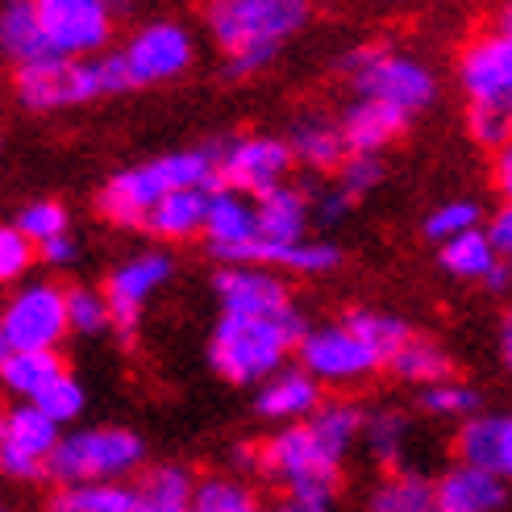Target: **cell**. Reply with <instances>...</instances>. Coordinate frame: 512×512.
<instances>
[{
  "label": "cell",
  "instance_id": "44",
  "mask_svg": "<svg viewBox=\"0 0 512 512\" xmlns=\"http://www.w3.org/2000/svg\"><path fill=\"white\" fill-rule=\"evenodd\" d=\"M279 59V50L271 46H254V50H234V55H225V67L221 75L229 84H242V80H254V75H263L271 63Z\"/></svg>",
  "mask_w": 512,
  "mask_h": 512
},
{
  "label": "cell",
  "instance_id": "19",
  "mask_svg": "<svg viewBox=\"0 0 512 512\" xmlns=\"http://www.w3.org/2000/svg\"><path fill=\"white\" fill-rule=\"evenodd\" d=\"M433 500L438 512H504L508 508V479L450 463L433 479Z\"/></svg>",
  "mask_w": 512,
  "mask_h": 512
},
{
  "label": "cell",
  "instance_id": "59",
  "mask_svg": "<svg viewBox=\"0 0 512 512\" xmlns=\"http://www.w3.org/2000/svg\"><path fill=\"white\" fill-rule=\"evenodd\" d=\"M0 146H5V142H0Z\"/></svg>",
  "mask_w": 512,
  "mask_h": 512
},
{
  "label": "cell",
  "instance_id": "48",
  "mask_svg": "<svg viewBox=\"0 0 512 512\" xmlns=\"http://www.w3.org/2000/svg\"><path fill=\"white\" fill-rule=\"evenodd\" d=\"M34 254H38L46 267H59V271H63V267H75V263H80V242H75L71 234H59V238L38 242Z\"/></svg>",
  "mask_w": 512,
  "mask_h": 512
},
{
  "label": "cell",
  "instance_id": "43",
  "mask_svg": "<svg viewBox=\"0 0 512 512\" xmlns=\"http://www.w3.org/2000/svg\"><path fill=\"white\" fill-rule=\"evenodd\" d=\"M467 134L483 150H504L508 146V113H500V109H467Z\"/></svg>",
  "mask_w": 512,
  "mask_h": 512
},
{
  "label": "cell",
  "instance_id": "21",
  "mask_svg": "<svg viewBox=\"0 0 512 512\" xmlns=\"http://www.w3.org/2000/svg\"><path fill=\"white\" fill-rule=\"evenodd\" d=\"M313 204L300 188L279 184L267 196L254 200V242L267 246H296L309 238V221H313Z\"/></svg>",
  "mask_w": 512,
  "mask_h": 512
},
{
  "label": "cell",
  "instance_id": "56",
  "mask_svg": "<svg viewBox=\"0 0 512 512\" xmlns=\"http://www.w3.org/2000/svg\"><path fill=\"white\" fill-rule=\"evenodd\" d=\"M0 425H5V408H0Z\"/></svg>",
  "mask_w": 512,
  "mask_h": 512
},
{
  "label": "cell",
  "instance_id": "14",
  "mask_svg": "<svg viewBox=\"0 0 512 512\" xmlns=\"http://www.w3.org/2000/svg\"><path fill=\"white\" fill-rule=\"evenodd\" d=\"M296 350H300V367L309 371L321 388L325 383H358V379H371L375 371H383L375 350H367L342 321L309 329Z\"/></svg>",
  "mask_w": 512,
  "mask_h": 512
},
{
  "label": "cell",
  "instance_id": "52",
  "mask_svg": "<svg viewBox=\"0 0 512 512\" xmlns=\"http://www.w3.org/2000/svg\"><path fill=\"white\" fill-rule=\"evenodd\" d=\"M479 284H483V288H488L492 296H500V292H508V284H512V271H508V263L500 259V263H496V267H492L488 275H483V279H479Z\"/></svg>",
  "mask_w": 512,
  "mask_h": 512
},
{
  "label": "cell",
  "instance_id": "11",
  "mask_svg": "<svg viewBox=\"0 0 512 512\" xmlns=\"http://www.w3.org/2000/svg\"><path fill=\"white\" fill-rule=\"evenodd\" d=\"M175 275L171 254L163 250H142L134 259H125L109 271V284H105V309H109V329L117 334L121 346H134L138 342V321H142V304L155 296L167 279Z\"/></svg>",
  "mask_w": 512,
  "mask_h": 512
},
{
  "label": "cell",
  "instance_id": "38",
  "mask_svg": "<svg viewBox=\"0 0 512 512\" xmlns=\"http://www.w3.org/2000/svg\"><path fill=\"white\" fill-rule=\"evenodd\" d=\"M13 225H17L21 238H30L38 246L46 238L71 234V213H67V204H59V200H30V204H21V213H17Z\"/></svg>",
  "mask_w": 512,
  "mask_h": 512
},
{
  "label": "cell",
  "instance_id": "9",
  "mask_svg": "<svg viewBox=\"0 0 512 512\" xmlns=\"http://www.w3.org/2000/svg\"><path fill=\"white\" fill-rule=\"evenodd\" d=\"M0 334H5L9 350H59V342L67 338L63 288L50 279L21 284L0 309Z\"/></svg>",
  "mask_w": 512,
  "mask_h": 512
},
{
  "label": "cell",
  "instance_id": "2",
  "mask_svg": "<svg viewBox=\"0 0 512 512\" xmlns=\"http://www.w3.org/2000/svg\"><path fill=\"white\" fill-rule=\"evenodd\" d=\"M309 334V321L296 304L271 317H234L221 313L209 334V367L234 388H259L267 375L288 363V354Z\"/></svg>",
  "mask_w": 512,
  "mask_h": 512
},
{
  "label": "cell",
  "instance_id": "10",
  "mask_svg": "<svg viewBox=\"0 0 512 512\" xmlns=\"http://www.w3.org/2000/svg\"><path fill=\"white\" fill-rule=\"evenodd\" d=\"M458 88L471 100V109H500L512 113V30L508 17L496 30L479 34L458 55Z\"/></svg>",
  "mask_w": 512,
  "mask_h": 512
},
{
  "label": "cell",
  "instance_id": "31",
  "mask_svg": "<svg viewBox=\"0 0 512 512\" xmlns=\"http://www.w3.org/2000/svg\"><path fill=\"white\" fill-rule=\"evenodd\" d=\"M138 492V512H171V508H192V492H196V479L188 467L179 463H167V467H155Z\"/></svg>",
  "mask_w": 512,
  "mask_h": 512
},
{
  "label": "cell",
  "instance_id": "12",
  "mask_svg": "<svg viewBox=\"0 0 512 512\" xmlns=\"http://www.w3.org/2000/svg\"><path fill=\"white\" fill-rule=\"evenodd\" d=\"M121 63L130 71L134 88H159L171 84L179 75H188L196 63V42L192 30L179 21H146L134 38L125 42Z\"/></svg>",
  "mask_w": 512,
  "mask_h": 512
},
{
  "label": "cell",
  "instance_id": "49",
  "mask_svg": "<svg viewBox=\"0 0 512 512\" xmlns=\"http://www.w3.org/2000/svg\"><path fill=\"white\" fill-rule=\"evenodd\" d=\"M479 229H483V238H488V246L496 250V259H508V250H512V209L508 204L500 213H492Z\"/></svg>",
  "mask_w": 512,
  "mask_h": 512
},
{
  "label": "cell",
  "instance_id": "30",
  "mask_svg": "<svg viewBox=\"0 0 512 512\" xmlns=\"http://www.w3.org/2000/svg\"><path fill=\"white\" fill-rule=\"evenodd\" d=\"M342 325H346L367 350H375L379 363H388V358L396 354V346H400L408 334H413V325H408L404 317L383 313V309H350V313L342 317Z\"/></svg>",
  "mask_w": 512,
  "mask_h": 512
},
{
  "label": "cell",
  "instance_id": "5",
  "mask_svg": "<svg viewBox=\"0 0 512 512\" xmlns=\"http://www.w3.org/2000/svg\"><path fill=\"white\" fill-rule=\"evenodd\" d=\"M313 21V0H209L204 5V25H209L221 55L234 50L271 46L284 50Z\"/></svg>",
  "mask_w": 512,
  "mask_h": 512
},
{
  "label": "cell",
  "instance_id": "4",
  "mask_svg": "<svg viewBox=\"0 0 512 512\" xmlns=\"http://www.w3.org/2000/svg\"><path fill=\"white\" fill-rule=\"evenodd\" d=\"M146 442L134 429L121 425H96V429H71L55 442L46 458V479H55L59 488L67 483H117L142 467Z\"/></svg>",
  "mask_w": 512,
  "mask_h": 512
},
{
  "label": "cell",
  "instance_id": "7",
  "mask_svg": "<svg viewBox=\"0 0 512 512\" xmlns=\"http://www.w3.org/2000/svg\"><path fill=\"white\" fill-rule=\"evenodd\" d=\"M13 92L21 100V109H30V113H59V109H75V105H88V100L105 96L100 92L96 59H59V55L17 67Z\"/></svg>",
  "mask_w": 512,
  "mask_h": 512
},
{
  "label": "cell",
  "instance_id": "40",
  "mask_svg": "<svg viewBox=\"0 0 512 512\" xmlns=\"http://www.w3.org/2000/svg\"><path fill=\"white\" fill-rule=\"evenodd\" d=\"M383 175H388V167H383V159H367V155H346L334 171V188L358 204V200H367L379 184H383Z\"/></svg>",
  "mask_w": 512,
  "mask_h": 512
},
{
  "label": "cell",
  "instance_id": "27",
  "mask_svg": "<svg viewBox=\"0 0 512 512\" xmlns=\"http://www.w3.org/2000/svg\"><path fill=\"white\" fill-rule=\"evenodd\" d=\"M0 55H5L13 67L38 63V59L50 55L46 42H42V30H38V17H34L30 0H17V5L0 9Z\"/></svg>",
  "mask_w": 512,
  "mask_h": 512
},
{
  "label": "cell",
  "instance_id": "58",
  "mask_svg": "<svg viewBox=\"0 0 512 512\" xmlns=\"http://www.w3.org/2000/svg\"><path fill=\"white\" fill-rule=\"evenodd\" d=\"M5 5H17V0H5Z\"/></svg>",
  "mask_w": 512,
  "mask_h": 512
},
{
  "label": "cell",
  "instance_id": "18",
  "mask_svg": "<svg viewBox=\"0 0 512 512\" xmlns=\"http://www.w3.org/2000/svg\"><path fill=\"white\" fill-rule=\"evenodd\" d=\"M204 242L217 263H225L234 250L254 242V200L234 188H209V209H204Z\"/></svg>",
  "mask_w": 512,
  "mask_h": 512
},
{
  "label": "cell",
  "instance_id": "47",
  "mask_svg": "<svg viewBox=\"0 0 512 512\" xmlns=\"http://www.w3.org/2000/svg\"><path fill=\"white\" fill-rule=\"evenodd\" d=\"M0 475H9V479H17V483H38V479H46V467L34 463L30 454H21V450H13V446L0 442Z\"/></svg>",
  "mask_w": 512,
  "mask_h": 512
},
{
  "label": "cell",
  "instance_id": "28",
  "mask_svg": "<svg viewBox=\"0 0 512 512\" xmlns=\"http://www.w3.org/2000/svg\"><path fill=\"white\" fill-rule=\"evenodd\" d=\"M367 512H438V500H433V479L421 475V471L396 467L371 492Z\"/></svg>",
  "mask_w": 512,
  "mask_h": 512
},
{
  "label": "cell",
  "instance_id": "41",
  "mask_svg": "<svg viewBox=\"0 0 512 512\" xmlns=\"http://www.w3.org/2000/svg\"><path fill=\"white\" fill-rule=\"evenodd\" d=\"M479 225H483V209L475 200H446L425 217V238L446 242V238H458V234L479 229Z\"/></svg>",
  "mask_w": 512,
  "mask_h": 512
},
{
  "label": "cell",
  "instance_id": "50",
  "mask_svg": "<svg viewBox=\"0 0 512 512\" xmlns=\"http://www.w3.org/2000/svg\"><path fill=\"white\" fill-rule=\"evenodd\" d=\"M317 209H321L317 217H321L325 225H334V221H342V217L354 209V204H350V200H346V196L334 188V192H321V196H317Z\"/></svg>",
  "mask_w": 512,
  "mask_h": 512
},
{
  "label": "cell",
  "instance_id": "6",
  "mask_svg": "<svg viewBox=\"0 0 512 512\" xmlns=\"http://www.w3.org/2000/svg\"><path fill=\"white\" fill-rule=\"evenodd\" d=\"M342 463L346 458L338 450H329L309 421H292L271 442H259V467H254V475L279 479L284 488H300V483L338 488Z\"/></svg>",
  "mask_w": 512,
  "mask_h": 512
},
{
  "label": "cell",
  "instance_id": "24",
  "mask_svg": "<svg viewBox=\"0 0 512 512\" xmlns=\"http://www.w3.org/2000/svg\"><path fill=\"white\" fill-rule=\"evenodd\" d=\"M383 367H388L396 379H404V383H417V388H429V383L454 379V358H450V350H446L438 338L417 334V329L396 346V354H392Z\"/></svg>",
  "mask_w": 512,
  "mask_h": 512
},
{
  "label": "cell",
  "instance_id": "3",
  "mask_svg": "<svg viewBox=\"0 0 512 512\" xmlns=\"http://www.w3.org/2000/svg\"><path fill=\"white\" fill-rule=\"evenodd\" d=\"M342 75L350 80L358 100H379L404 117L425 113L433 100H438V75H433L421 59L400 55V50L388 46H354L338 59Z\"/></svg>",
  "mask_w": 512,
  "mask_h": 512
},
{
  "label": "cell",
  "instance_id": "20",
  "mask_svg": "<svg viewBox=\"0 0 512 512\" xmlns=\"http://www.w3.org/2000/svg\"><path fill=\"white\" fill-rule=\"evenodd\" d=\"M321 383L304 371V367H279L275 375H267L259 388H254V413L267 421H304L321 404Z\"/></svg>",
  "mask_w": 512,
  "mask_h": 512
},
{
  "label": "cell",
  "instance_id": "35",
  "mask_svg": "<svg viewBox=\"0 0 512 512\" xmlns=\"http://www.w3.org/2000/svg\"><path fill=\"white\" fill-rule=\"evenodd\" d=\"M421 408H425L429 417L467 421V417L483 413V392H479V388H471V383L442 379V383H429V388H421Z\"/></svg>",
  "mask_w": 512,
  "mask_h": 512
},
{
  "label": "cell",
  "instance_id": "16",
  "mask_svg": "<svg viewBox=\"0 0 512 512\" xmlns=\"http://www.w3.org/2000/svg\"><path fill=\"white\" fill-rule=\"evenodd\" d=\"M454 454L463 467L508 479L512 475V417L508 413H475L467 421H458Z\"/></svg>",
  "mask_w": 512,
  "mask_h": 512
},
{
  "label": "cell",
  "instance_id": "57",
  "mask_svg": "<svg viewBox=\"0 0 512 512\" xmlns=\"http://www.w3.org/2000/svg\"><path fill=\"white\" fill-rule=\"evenodd\" d=\"M171 512H192V508H171Z\"/></svg>",
  "mask_w": 512,
  "mask_h": 512
},
{
  "label": "cell",
  "instance_id": "22",
  "mask_svg": "<svg viewBox=\"0 0 512 512\" xmlns=\"http://www.w3.org/2000/svg\"><path fill=\"white\" fill-rule=\"evenodd\" d=\"M204 209H209V188H179V192H167L146 213L142 229L163 242H192L204 229Z\"/></svg>",
  "mask_w": 512,
  "mask_h": 512
},
{
  "label": "cell",
  "instance_id": "54",
  "mask_svg": "<svg viewBox=\"0 0 512 512\" xmlns=\"http://www.w3.org/2000/svg\"><path fill=\"white\" fill-rule=\"evenodd\" d=\"M500 358H504V367L512 363V325L504 321V329H500Z\"/></svg>",
  "mask_w": 512,
  "mask_h": 512
},
{
  "label": "cell",
  "instance_id": "23",
  "mask_svg": "<svg viewBox=\"0 0 512 512\" xmlns=\"http://www.w3.org/2000/svg\"><path fill=\"white\" fill-rule=\"evenodd\" d=\"M63 375H67V358L59 350H13L0 363V388L13 392L17 404H34Z\"/></svg>",
  "mask_w": 512,
  "mask_h": 512
},
{
  "label": "cell",
  "instance_id": "36",
  "mask_svg": "<svg viewBox=\"0 0 512 512\" xmlns=\"http://www.w3.org/2000/svg\"><path fill=\"white\" fill-rule=\"evenodd\" d=\"M192 512H263L259 496H254L242 479H200L192 492Z\"/></svg>",
  "mask_w": 512,
  "mask_h": 512
},
{
  "label": "cell",
  "instance_id": "15",
  "mask_svg": "<svg viewBox=\"0 0 512 512\" xmlns=\"http://www.w3.org/2000/svg\"><path fill=\"white\" fill-rule=\"evenodd\" d=\"M213 292H217L221 313H234V317H271L292 304V292L284 279L267 267H250V263L217 267Z\"/></svg>",
  "mask_w": 512,
  "mask_h": 512
},
{
  "label": "cell",
  "instance_id": "25",
  "mask_svg": "<svg viewBox=\"0 0 512 512\" xmlns=\"http://www.w3.org/2000/svg\"><path fill=\"white\" fill-rule=\"evenodd\" d=\"M284 142H288V150H292V163L309 167V171H317V175L338 171V163L346 159L338 121H329V117H300Z\"/></svg>",
  "mask_w": 512,
  "mask_h": 512
},
{
  "label": "cell",
  "instance_id": "42",
  "mask_svg": "<svg viewBox=\"0 0 512 512\" xmlns=\"http://www.w3.org/2000/svg\"><path fill=\"white\" fill-rule=\"evenodd\" d=\"M34 242L17 234V225H0V288L21 284L34 267Z\"/></svg>",
  "mask_w": 512,
  "mask_h": 512
},
{
  "label": "cell",
  "instance_id": "33",
  "mask_svg": "<svg viewBox=\"0 0 512 512\" xmlns=\"http://www.w3.org/2000/svg\"><path fill=\"white\" fill-rule=\"evenodd\" d=\"M438 263L454 279H471V284H479V279L488 275L500 259H496V250L488 246V238H483V229H467V234L446 238L438 246Z\"/></svg>",
  "mask_w": 512,
  "mask_h": 512
},
{
  "label": "cell",
  "instance_id": "55",
  "mask_svg": "<svg viewBox=\"0 0 512 512\" xmlns=\"http://www.w3.org/2000/svg\"><path fill=\"white\" fill-rule=\"evenodd\" d=\"M13 350H9V342H5V334H0V363H5V358H9Z\"/></svg>",
  "mask_w": 512,
  "mask_h": 512
},
{
  "label": "cell",
  "instance_id": "13",
  "mask_svg": "<svg viewBox=\"0 0 512 512\" xmlns=\"http://www.w3.org/2000/svg\"><path fill=\"white\" fill-rule=\"evenodd\" d=\"M292 150L284 138L271 134H250V138H225L217 155V184L234 188L250 200L267 196L271 188L288 184L292 175Z\"/></svg>",
  "mask_w": 512,
  "mask_h": 512
},
{
  "label": "cell",
  "instance_id": "46",
  "mask_svg": "<svg viewBox=\"0 0 512 512\" xmlns=\"http://www.w3.org/2000/svg\"><path fill=\"white\" fill-rule=\"evenodd\" d=\"M96 75H100V92L105 96H117V92H130V71L121 63V50H100L96 59Z\"/></svg>",
  "mask_w": 512,
  "mask_h": 512
},
{
  "label": "cell",
  "instance_id": "53",
  "mask_svg": "<svg viewBox=\"0 0 512 512\" xmlns=\"http://www.w3.org/2000/svg\"><path fill=\"white\" fill-rule=\"evenodd\" d=\"M234 467L246 471V475H254V467H259V442H242L234 450Z\"/></svg>",
  "mask_w": 512,
  "mask_h": 512
},
{
  "label": "cell",
  "instance_id": "17",
  "mask_svg": "<svg viewBox=\"0 0 512 512\" xmlns=\"http://www.w3.org/2000/svg\"><path fill=\"white\" fill-rule=\"evenodd\" d=\"M408 121H413V117H404V113H396V109H388V105H379V100H358V96H354V105H350V109L342 113V121H338V134H342L346 155L379 159L392 142L404 138Z\"/></svg>",
  "mask_w": 512,
  "mask_h": 512
},
{
  "label": "cell",
  "instance_id": "32",
  "mask_svg": "<svg viewBox=\"0 0 512 512\" xmlns=\"http://www.w3.org/2000/svg\"><path fill=\"white\" fill-rule=\"evenodd\" d=\"M304 421H309L317 429V438L329 450H338L342 458L350 454V446L358 438H363V404H354V400H321Z\"/></svg>",
  "mask_w": 512,
  "mask_h": 512
},
{
  "label": "cell",
  "instance_id": "39",
  "mask_svg": "<svg viewBox=\"0 0 512 512\" xmlns=\"http://www.w3.org/2000/svg\"><path fill=\"white\" fill-rule=\"evenodd\" d=\"M34 408H42V413L63 429V425H71V421H80V417H84V408H88V392H84V383L67 371L63 379H55V383H50V388L34 400Z\"/></svg>",
  "mask_w": 512,
  "mask_h": 512
},
{
  "label": "cell",
  "instance_id": "37",
  "mask_svg": "<svg viewBox=\"0 0 512 512\" xmlns=\"http://www.w3.org/2000/svg\"><path fill=\"white\" fill-rule=\"evenodd\" d=\"M63 304H67V334L96 338V334H105L109 329V309H105L100 288H88V284L63 288Z\"/></svg>",
  "mask_w": 512,
  "mask_h": 512
},
{
  "label": "cell",
  "instance_id": "1",
  "mask_svg": "<svg viewBox=\"0 0 512 512\" xmlns=\"http://www.w3.org/2000/svg\"><path fill=\"white\" fill-rule=\"evenodd\" d=\"M217 155L221 142L196 150H171V155L146 159L138 167H125L105 179L96 192V213L117 229H142L146 213L179 188H217Z\"/></svg>",
  "mask_w": 512,
  "mask_h": 512
},
{
  "label": "cell",
  "instance_id": "34",
  "mask_svg": "<svg viewBox=\"0 0 512 512\" xmlns=\"http://www.w3.org/2000/svg\"><path fill=\"white\" fill-rule=\"evenodd\" d=\"M363 433H367V450L375 454V463L396 471L404 454V438H408V421L392 413V408H375V413H363Z\"/></svg>",
  "mask_w": 512,
  "mask_h": 512
},
{
  "label": "cell",
  "instance_id": "51",
  "mask_svg": "<svg viewBox=\"0 0 512 512\" xmlns=\"http://www.w3.org/2000/svg\"><path fill=\"white\" fill-rule=\"evenodd\" d=\"M492 184L500 192H512V146L496 150V163H492Z\"/></svg>",
  "mask_w": 512,
  "mask_h": 512
},
{
  "label": "cell",
  "instance_id": "45",
  "mask_svg": "<svg viewBox=\"0 0 512 512\" xmlns=\"http://www.w3.org/2000/svg\"><path fill=\"white\" fill-rule=\"evenodd\" d=\"M334 492H338V488H321V483H300V488H288V496L279 500L275 512H334Z\"/></svg>",
  "mask_w": 512,
  "mask_h": 512
},
{
  "label": "cell",
  "instance_id": "29",
  "mask_svg": "<svg viewBox=\"0 0 512 512\" xmlns=\"http://www.w3.org/2000/svg\"><path fill=\"white\" fill-rule=\"evenodd\" d=\"M50 512H138V492L125 483H67L50 496Z\"/></svg>",
  "mask_w": 512,
  "mask_h": 512
},
{
  "label": "cell",
  "instance_id": "8",
  "mask_svg": "<svg viewBox=\"0 0 512 512\" xmlns=\"http://www.w3.org/2000/svg\"><path fill=\"white\" fill-rule=\"evenodd\" d=\"M50 55L92 59L113 38V13L105 0H30Z\"/></svg>",
  "mask_w": 512,
  "mask_h": 512
},
{
  "label": "cell",
  "instance_id": "26",
  "mask_svg": "<svg viewBox=\"0 0 512 512\" xmlns=\"http://www.w3.org/2000/svg\"><path fill=\"white\" fill-rule=\"evenodd\" d=\"M59 438H63V429L50 421L42 408H34V404H13V408H5L0 442L13 446V450H21V454H30L34 463L46 467V458H50V450H55Z\"/></svg>",
  "mask_w": 512,
  "mask_h": 512
}]
</instances>
